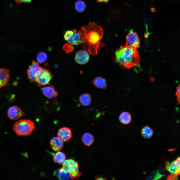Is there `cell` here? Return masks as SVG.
Listing matches in <instances>:
<instances>
[{"instance_id": "5b68a950", "label": "cell", "mask_w": 180, "mask_h": 180, "mask_svg": "<svg viewBox=\"0 0 180 180\" xmlns=\"http://www.w3.org/2000/svg\"><path fill=\"white\" fill-rule=\"evenodd\" d=\"M64 38L67 43L72 46L80 44L82 42L80 30L78 32L75 30H68L64 33Z\"/></svg>"}, {"instance_id": "8992f818", "label": "cell", "mask_w": 180, "mask_h": 180, "mask_svg": "<svg viewBox=\"0 0 180 180\" xmlns=\"http://www.w3.org/2000/svg\"><path fill=\"white\" fill-rule=\"evenodd\" d=\"M52 76V74L48 69L42 68L38 76L36 82L39 86L49 84Z\"/></svg>"}, {"instance_id": "2e32d148", "label": "cell", "mask_w": 180, "mask_h": 180, "mask_svg": "<svg viewBox=\"0 0 180 180\" xmlns=\"http://www.w3.org/2000/svg\"><path fill=\"white\" fill-rule=\"evenodd\" d=\"M92 84L96 87L102 89H105L107 87L106 81L105 79L100 76L96 77L92 80Z\"/></svg>"}, {"instance_id": "30bf717a", "label": "cell", "mask_w": 180, "mask_h": 180, "mask_svg": "<svg viewBox=\"0 0 180 180\" xmlns=\"http://www.w3.org/2000/svg\"><path fill=\"white\" fill-rule=\"evenodd\" d=\"M89 54L85 50H78L75 55L74 59L76 62L78 64H86L89 60L90 57Z\"/></svg>"}, {"instance_id": "5bb4252c", "label": "cell", "mask_w": 180, "mask_h": 180, "mask_svg": "<svg viewBox=\"0 0 180 180\" xmlns=\"http://www.w3.org/2000/svg\"><path fill=\"white\" fill-rule=\"evenodd\" d=\"M50 145L52 150L57 151L61 150L63 147V141L58 137H54L50 140Z\"/></svg>"}, {"instance_id": "8fae6325", "label": "cell", "mask_w": 180, "mask_h": 180, "mask_svg": "<svg viewBox=\"0 0 180 180\" xmlns=\"http://www.w3.org/2000/svg\"><path fill=\"white\" fill-rule=\"evenodd\" d=\"M23 114L22 110L16 106H11L7 111L8 118L10 119L14 120L19 119L22 116Z\"/></svg>"}, {"instance_id": "484cf974", "label": "cell", "mask_w": 180, "mask_h": 180, "mask_svg": "<svg viewBox=\"0 0 180 180\" xmlns=\"http://www.w3.org/2000/svg\"><path fill=\"white\" fill-rule=\"evenodd\" d=\"M176 95L177 97V104H180V84L176 87Z\"/></svg>"}, {"instance_id": "7c38bea8", "label": "cell", "mask_w": 180, "mask_h": 180, "mask_svg": "<svg viewBox=\"0 0 180 180\" xmlns=\"http://www.w3.org/2000/svg\"><path fill=\"white\" fill-rule=\"evenodd\" d=\"M10 77L9 69L5 68H0V89L6 85Z\"/></svg>"}, {"instance_id": "e0dca14e", "label": "cell", "mask_w": 180, "mask_h": 180, "mask_svg": "<svg viewBox=\"0 0 180 180\" xmlns=\"http://www.w3.org/2000/svg\"><path fill=\"white\" fill-rule=\"evenodd\" d=\"M120 121L124 124H129L132 120V116L130 114L126 112H122L119 117Z\"/></svg>"}, {"instance_id": "277c9868", "label": "cell", "mask_w": 180, "mask_h": 180, "mask_svg": "<svg viewBox=\"0 0 180 180\" xmlns=\"http://www.w3.org/2000/svg\"><path fill=\"white\" fill-rule=\"evenodd\" d=\"M78 162L72 159L65 160L63 163L62 170L69 173L72 179H76L81 175V173L78 170Z\"/></svg>"}, {"instance_id": "ba28073f", "label": "cell", "mask_w": 180, "mask_h": 180, "mask_svg": "<svg viewBox=\"0 0 180 180\" xmlns=\"http://www.w3.org/2000/svg\"><path fill=\"white\" fill-rule=\"evenodd\" d=\"M165 169L170 174L177 176L180 175V156L172 162L166 161Z\"/></svg>"}, {"instance_id": "cb8c5ba5", "label": "cell", "mask_w": 180, "mask_h": 180, "mask_svg": "<svg viewBox=\"0 0 180 180\" xmlns=\"http://www.w3.org/2000/svg\"><path fill=\"white\" fill-rule=\"evenodd\" d=\"M47 56L45 52H40L38 54L37 57V60L38 63L42 64L47 59Z\"/></svg>"}, {"instance_id": "3957f363", "label": "cell", "mask_w": 180, "mask_h": 180, "mask_svg": "<svg viewBox=\"0 0 180 180\" xmlns=\"http://www.w3.org/2000/svg\"><path fill=\"white\" fill-rule=\"evenodd\" d=\"M35 128L34 123L29 120L21 119L14 124L13 130L18 135L27 136L30 135Z\"/></svg>"}, {"instance_id": "9c48e42d", "label": "cell", "mask_w": 180, "mask_h": 180, "mask_svg": "<svg viewBox=\"0 0 180 180\" xmlns=\"http://www.w3.org/2000/svg\"><path fill=\"white\" fill-rule=\"evenodd\" d=\"M140 44V40L137 34L131 30L126 36L125 45L128 47L137 49L139 46Z\"/></svg>"}, {"instance_id": "603a6c76", "label": "cell", "mask_w": 180, "mask_h": 180, "mask_svg": "<svg viewBox=\"0 0 180 180\" xmlns=\"http://www.w3.org/2000/svg\"><path fill=\"white\" fill-rule=\"evenodd\" d=\"M86 6L85 3L81 0H78L75 4V7L76 10L78 12H81L85 9Z\"/></svg>"}, {"instance_id": "52a82bcc", "label": "cell", "mask_w": 180, "mask_h": 180, "mask_svg": "<svg viewBox=\"0 0 180 180\" xmlns=\"http://www.w3.org/2000/svg\"><path fill=\"white\" fill-rule=\"evenodd\" d=\"M38 62L33 60L27 71L28 78L30 82H36V78L42 69Z\"/></svg>"}, {"instance_id": "9a60e30c", "label": "cell", "mask_w": 180, "mask_h": 180, "mask_svg": "<svg viewBox=\"0 0 180 180\" xmlns=\"http://www.w3.org/2000/svg\"><path fill=\"white\" fill-rule=\"evenodd\" d=\"M42 90L44 95L50 99L56 97L58 95V93L54 86H50L44 87L42 88Z\"/></svg>"}, {"instance_id": "4316f807", "label": "cell", "mask_w": 180, "mask_h": 180, "mask_svg": "<svg viewBox=\"0 0 180 180\" xmlns=\"http://www.w3.org/2000/svg\"><path fill=\"white\" fill-rule=\"evenodd\" d=\"M32 0H16V2L18 4L22 3H27L31 2Z\"/></svg>"}, {"instance_id": "d6986e66", "label": "cell", "mask_w": 180, "mask_h": 180, "mask_svg": "<svg viewBox=\"0 0 180 180\" xmlns=\"http://www.w3.org/2000/svg\"><path fill=\"white\" fill-rule=\"evenodd\" d=\"M79 100L80 103L83 106H88L90 105L91 102V98L90 94H84L80 96Z\"/></svg>"}, {"instance_id": "d4e9b609", "label": "cell", "mask_w": 180, "mask_h": 180, "mask_svg": "<svg viewBox=\"0 0 180 180\" xmlns=\"http://www.w3.org/2000/svg\"><path fill=\"white\" fill-rule=\"evenodd\" d=\"M63 49L66 53H68L72 51L74 49V47L68 43H66L63 46Z\"/></svg>"}, {"instance_id": "6da1fadb", "label": "cell", "mask_w": 180, "mask_h": 180, "mask_svg": "<svg viewBox=\"0 0 180 180\" xmlns=\"http://www.w3.org/2000/svg\"><path fill=\"white\" fill-rule=\"evenodd\" d=\"M82 43L84 50L92 55L98 54V50L104 46V44L100 40L103 35L102 27L94 22H90L88 25L82 26L80 30Z\"/></svg>"}, {"instance_id": "7402d4cb", "label": "cell", "mask_w": 180, "mask_h": 180, "mask_svg": "<svg viewBox=\"0 0 180 180\" xmlns=\"http://www.w3.org/2000/svg\"><path fill=\"white\" fill-rule=\"evenodd\" d=\"M66 156L65 154L60 151L57 152L54 155L53 158L54 161L56 163L61 164L65 160Z\"/></svg>"}, {"instance_id": "ffe728a7", "label": "cell", "mask_w": 180, "mask_h": 180, "mask_svg": "<svg viewBox=\"0 0 180 180\" xmlns=\"http://www.w3.org/2000/svg\"><path fill=\"white\" fill-rule=\"evenodd\" d=\"M54 174L61 180H69L71 178L70 174L64 171L62 168L56 170Z\"/></svg>"}, {"instance_id": "44dd1931", "label": "cell", "mask_w": 180, "mask_h": 180, "mask_svg": "<svg viewBox=\"0 0 180 180\" xmlns=\"http://www.w3.org/2000/svg\"><path fill=\"white\" fill-rule=\"evenodd\" d=\"M153 131L152 128L148 126H144L142 128L141 134L142 136L146 138H149L152 136Z\"/></svg>"}, {"instance_id": "ac0fdd59", "label": "cell", "mask_w": 180, "mask_h": 180, "mask_svg": "<svg viewBox=\"0 0 180 180\" xmlns=\"http://www.w3.org/2000/svg\"><path fill=\"white\" fill-rule=\"evenodd\" d=\"M82 140L84 144L89 146L94 142V138L91 134L88 132H86L83 134L82 138Z\"/></svg>"}, {"instance_id": "7a4b0ae2", "label": "cell", "mask_w": 180, "mask_h": 180, "mask_svg": "<svg viewBox=\"0 0 180 180\" xmlns=\"http://www.w3.org/2000/svg\"><path fill=\"white\" fill-rule=\"evenodd\" d=\"M114 60L122 68L129 69L138 64L140 58L136 49L125 45L116 50Z\"/></svg>"}, {"instance_id": "4fadbf2b", "label": "cell", "mask_w": 180, "mask_h": 180, "mask_svg": "<svg viewBox=\"0 0 180 180\" xmlns=\"http://www.w3.org/2000/svg\"><path fill=\"white\" fill-rule=\"evenodd\" d=\"M58 137L63 142H66L69 140L72 136L70 130L66 127H64L59 129L57 133Z\"/></svg>"}, {"instance_id": "83f0119b", "label": "cell", "mask_w": 180, "mask_h": 180, "mask_svg": "<svg viewBox=\"0 0 180 180\" xmlns=\"http://www.w3.org/2000/svg\"><path fill=\"white\" fill-rule=\"evenodd\" d=\"M98 2H104L106 3L108 2L109 0H96Z\"/></svg>"}, {"instance_id": "f546056e", "label": "cell", "mask_w": 180, "mask_h": 180, "mask_svg": "<svg viewBox=\"0 0 180 180\" xmlns=\"http://www.w3.org/2000/svg\"><path fill=\"white\" fill-rule=\"evenodd\" d=\"M151 10L152 12H154L156 10V9L154 8H152L151 9Z\"/></svg>"}, {"instance_id": "f1b7e54d", "label": "cell", "mask_w": 180, "mask_h": 180, "mask_svg": "<svg viewBox=\"0 0 180 180\" xmlns=\"http://www.w3.org/2000/svg\"><path fill=\"white\" fill-rule=\"evenodd\" d=\"M96 180H106V179L104 178L101 177V176H99V177H96Z\"/></svg>"}]
</instances>
